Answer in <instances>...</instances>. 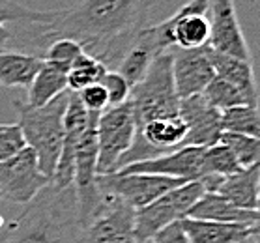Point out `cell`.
<instances>
[{
    "label": "cell",
    "instance_id": "1",
    "mask_svg": "<svg viewBox=\"0 0 260 243\" xmlns=\"http://www.w3.org/2000/svg\"><path fill=\"white\" fill-rule=\"evenodd\" d=\"M157 0H81L56 10L47 26L49 40L70 38L83 51L100 60L107 70H116L137 32Z\"/></svg>",
    "mask_w": 260,
    "mask_h": 243
},
{
    "label": "cell",
    "instance_id": "2",
    "mask_svg": "<svg viewBox=\"0 0 260 243\" xmlns=\"http://www.w3.org/2000/svg\"><path fill=\"white\" fill-rule=\"evenodd\" d=\"M79 232L81 219L73 185L58 189L51 184L0 230V243H77Z\"/></svg>",
    "mask_w": 260,
    "mask_h": 243
},
{
    "label": "cell",
    "instance_id": "3",
    "mask_svg": "<svg viewBox=\"0 0 260 243\" xmlns=\"http://www.w3.org/2000/svg\"><path fill=\"white\" fill-rule=\"evenodd\" d=\"M68 101L70 90H66L64 94H60L43 107H28L24 101H13L24 143L36 154L42 172L51 180L58 165L64 143V116Z\"/></svg>",
    "mask_w": 260,
    "mask_h": 243
},
{
    "label": "cell",
    "instance_id": "4",
    "mask_svg": "<svg viewBox=\"0 0 260 243\" xmlns=\"http://www.w3.org/2000/svg\"><path fill=\"white\" fill-rule=\"evenodd\" d=\"M127 101L133 111L137 129L152 120L180 114V97L172 77V51L155 56L141 81L131 86Z\"/></svg>",
    "mask_w": 260,
    "mask_h": 243
},
{
    "label": "cell",
    "instance_id": "5",
    "mask_svg": "<svg viewBox=\"0 0 260 243\" xmlns=\"http://www.w3.org/2000/svg\"><path fill=\"white\" fill-rule=\"evenodd\" d=\"M56 10L38 12L12 0H0V51H21L42 56L51 43L47 26Z\"/></svg>",
    "mask_w": 260,
    "mask_h": 243
},
{
    "label": "cell",
    "instance_id": "6",
    "mask_svg": "<svg viewBox=\"0 0 260 243\" xmlns=\"http://www.w3.org/2000/svg\"><path fill=\"white\" fill-rule=\"evenodd\" d=\"M206 191L202 180H193L167 191L165 195L155 198L141 210H135V236L139 241L146 243L159 230L174 225L183 217Z\"/></svg>",
    "mask_w": 260,
    "mask_h": 243
},
{
    "label": "cell",
    "instance_id": "7",
    "mask_svg": "<svg viewBox=\"0 0 260 243\" xmlns=\"http://www.w3.org/2000/svg\"><path fill=\"white\" fill-rule=\"evenodd\" d=\"M137 133L129 101L118 107H109L98 116L95 141H98V176L118 170L122 155L129 150Z\"/></svg>",
    "mask_w": 260,
    "mask_h": 243
},
{
    "label": "cell",
    "instance_id": "8",
    "mask_svg": "<svg viewBox=\"0 0 260 243\" xmlns=\"http://www.w3.org/2000/svg\"><path fill=\"white\" fill-rule=\"evenodd\" d=\"M77 243H142L135 236V210L103 195L100 210L81 226Z\"/></svg>",
    "mask_w": 260,
    "mask_h": 243
},
{
    "label": "cell",
    "instance_id": "9",
    "mask_svg": "<svg viewBox=\"0 0 260 243\" xmlns=\"http://www.w3.org/2000/svg\"><path fill=\"white\" fill-rule=\"evenodd\" d=\"M189 180L167 178L157 174H124V172H113L98 176V187L103 195L114 196L127 204L133 210H141L146 204L154 202L167 191L174 189L178 185L185 184Z\"/></svg>",
    "mask_w": 260,
    "mask_h": 243
},
{
    "label": "cell",
    "instance_id": "10",
    "mask_svg": "<svg viewBox=\"0 0 260 243\" xmlns=\"http://www.w3.org/2000/svg\"><path fill=\"white\" fill-rule=\"evenodd\" d=\"M51 185L28 146L6 161H0V198L13 204H28L42 189Z\"/></svg>",
    "mask_w": 260,
    "mask_h": 243
},
{
    "label": "cell",
    "instance_id": "11",
    "mask_svg": "<svg viewBox=\"0 0 260 243\" xmlns=\"http://www.w3.org/2000/svg\"><path fill=\"white\" fill-rule=\"evenodd\" d=\"M210 49L219 54L251 62V49L240 26L234 0H210Z\"/></svg>",
    "mask_w": 260,
    "mask_h": 243
},
{
    "label": "cell",
    "instance_id": "12",
    "mask_svg": "<svg viewBox=\"0 0 260 243\" xmlns=\"http://www.w3.org/2000/svg\"><path fill=\"white\" fill-rule=\"evenodd\" d=\"M204 155L206 148L201 146H182L178 150H172L169 154L157 155L154 159L139 161L133 165H127L116 172H135V174H157L167 178L178 180H202L206 176L204 168Z\"/></svg>",
    "mask_w": 260,
    "mask_h": 243
},
{
    "label": "cell",
    "instance_id": "13",
    "mask_svg": "<svg viewBox=\"0 0 260 243\" xmlns=\"http://www.w3.org/2000/svg\"><path fill=\"white\" fill-rule=\"evenodd\" d=\"M172 77L180 99L202 94L210 81L215 77L210 45L199 49H174Z\"/></svg>",
    "mask_w": 260,
    "mask_h": 243
},
{
    "label": "cell",
    "instance_id": "14",
    "mask_svg": "<svg viewBox=\"0 0 260 243\" xmlns=\"http://www.w3.org/2000/svg\"><path fill=\"white\" fill-rule=\"evenodd\" d=\"M210 0H189L163 24L172 38L174 49L206 47L210 42Z\"/></svg>",
    "mask_w": 260,
    "mask_h": 243
},
{
    "label": "cell",
    "instance_id": "15",
    "mask_svg": "<svg viewBox=\"0 0 260 243\" xmlns=\"http://www.w3.org/2000/svg\"><path fill=\"white\" fill-rule=\"evenodd\" d=\"M180 116L187 125V133L182 146H201L208 148L219 141L223 133L221 113L208 103L202 94L180 99Z\"/></svg>",
    "mask_w": 260,
    "mask_h": 243
},
{
    "label": "cell",
    "instance_id": "16",
    "mask_svg": "<svg viewBox=\"0 0 260 243\" xmlns=\"http://www.w3.org/2000/svg\"><path fill=\"white\" fill-rule=\"evenodd\" d=\"M258 180L260 166H249L242 170L229 174V176H208L202 178V184L206 191L217 193L234 206L256 212V200H258Z\"/></svg>",
    "mask_w": 260,
    "mask_h": 243
},
{
    "label": "cell",
    "instance_id": "17",
    "mask_svg": "<svg viewBox=\"0 0 260 243\" xmlns=\"http://www.w3.org/2000/svg\"><path fill=\"white\" fill-rule=\"evenodd\" d=\"M161 53H167L165 47L161 45V40L157 36L155 24L144 26L137 32V36L133 38V42L129 43V47L125 49L124 56L118 62L116 70L127 83L133 86L142 79V75L146 73L150 64L155 60V56H159Z\"/></svg>",
    "mask_w": 260,
    "mask_h": 243
},
{
    "label": "cell",
    "instance_id": "18",
    "mask_svg": "<svg viewBox=\"0 0 260 243\" xmlns=\"http://www.w3.org/2000/svg\"><path fill=\"white\" fill-rule=\"evenodd\" d=\"M180 226L189 243H242L254 234L251 225L215 223L191 217H183Z\"/></svg>",
    "mask_w": 260,
    "mask_h": 243
},
{
    "label": "cell",
    "instance_id": "19",
    "mask_svg": "<svg viewBox=\"0 0 260 243\" xmlns=\"http://www.w3.org/2000/svg\"><path fill=\"white\" fill-rule=\"evenodd\" d=\"M187 217L201 221H215V223H236V225H251L256 223V212H249L234 206L232 202L223 198L217 193L204 191L201 198L191 206Z\"/></svg>",
    "mask_w": 260,
    "mask_h": 243
},
{
    "label": "cell",
    "instance_id": "20",
    "mask_svg": "<svg viewBox=\"0 0 260 243\" xmlns=\"http://www.w3.org/2000/svg\"><path fill=\"white\" fill-rule=\"evenodd\" d=\"M212 64L217 77L234 84L245 95L251 107H260L258 86H256V79H254L253 64L249 60H240L212 51Z\"/></svg>",
    "mask_w": 260,
    "mask_h": 243
},
{
    "label": "cell",
    "instance_id": "21",
    "mask_svg": "<svg viewBox=\"0 0 260 243\" xmlns=\"http://www.w3.org/2000/svg\"><path fill=\"white\" fill-rule=\"evenodd\" d=\"M42 56L21 51H0V86L28 88L42 67Z\"/></svg>",
    "mask_w": 260,
    "mask_h": 243
},
{
    "label": "cell",
    "instance_id": "22",
    "mask_svg": "<svg viewBox=\"0 0 260 243\" xmlns=\"http://www.w3.org/2000/svg\"><path fill=\"white\" fill-rule=\"evenodd\" d=\"M26 90L28 94H26L24 103L28 107H43L68 90V72L43 60L40 72L36 73L34 81Z\"/></svg>",
    "mask_w": 260,
    "mask_h": 243
},
{
    "label": "cell",
    "instance_id": "23",
    "mask_svg": "<svg viewBox=\"0 0 260 243\" xmlns=\"http://www.w3.org/2000/svg\"><path fill=\"white\" fill-rule=\"evenodd\" d=\"M221 127L229 133L260 138V107L240 105L221 113Z\"/></svg>",
    "mask_w": 260,
    "mask_h": 243
},
{
    "label": "cell",
    "instance_id": "24",
    "mask_svg": "<svg viewBox=\"0 0 260 243\" xmlns=\"http://www.w3.org/2000/svg\"><path fill=\"white\" fill-rule=\"evenodd\" d=\"M105 72L107 67L101 64L100 60L83 53L71 64L70 72H68V90L70 92H81L86 86L100 83Z\"/></svg>",
    "mask_w": 260,
    "mask_h": 243
},
{
    "label": "cell",
    "instance_id": "25",
    "mask_svg": "<svg viewBox=\"0 0 260 243\" xmlns=\"http://www.w3.org/2000/svg\"><path fill=\"white\" fill-rule=\"evenodd\" d=\"M202 97L212 105L213 109H217L219 113H225L229 109L240 107V105H249L245 95L240 92V90L231 84L229 81L221 77H215L210 81L204 92H202Z\"/></svg>",
    "mask_w": 260,
    "mask_h": 243
},
{
    "label": "cell",
    "instance_id": "26",
    "mask_svg": "<svg viewBox=\"0 0 260 243\" xmlns=\"http://www.w3.org/2000/svg\"><path fill=\"white\" fill-rule=\"evenodd\" d=\"M217 143H223L232 150V154L236 155L242 168L260 166V138L223 131Z\"/></svg>",
    "mask_w": 260,
    "mask_h": 243
},
{
    "label": "cell",
    "instance_id": "27",
    "mask_svg": "<svg viewBox=\"0 0 260 243\" xmlns=\"http://www.w3.org/2000/svg\"><path fill=\"white\" fill-rule=\"evenodd\" d=\"M204 168H206L204 178H208V176H229V174L242 170L236 155L232 154V150L223 143H215L206 148Z\"/></svg>",
    "mask_w": 260,
    "mask_h": 243
},
{
    "label": "cell",
    "instance_id": "28",
    "mask_svg": "<svg viewBox=\"0 0 260 243\" xmlns=\"http://www.w3.org/2000/svg\"><path fill=\"white\" fill-rule=\"evenodd\" d=\"M83 47L77 42H73L70 38H56L54 42H51L47 45V49L43 51L42 58L49 64H54L70 72L71 64L83 54Z\"/></svg>",
    "mask_w": 260,
    "mask_h": 243
},
{
    "label": "cell",
    "instance_id": "29",
    "mask_svg": "<svg viewBox=\"0 0 260 243\" xmlns=\"http://www.w3.org/2000/svg\"><path fill=\"white\" fill-rule=\"evenodd\" d=\"M100 83L103 84V88L107 90V95H109V107H118V105H122V103H125V101L129 99L131 84L127 83L118 72L107 70Z\"/></svg>",
    "mask_w": 260,
    "mask_h": 243
},
{
    "label": "cell",
    "instance_id": "30",
    "mask_svg": "<svg viewBox=\"0 0 260 243\" xmlns=\"http://www.w3.org/2000/svg\"><path fill=\"white\" fill-rule=\"evenodd\" d=\"M26 146L19 124L0 125V161H6Z\"/></svg>",
    "mask_w": 260,
    "mask_h": 243
},
{
    "label": "cell",
    "instance_id": "31",
    "mask_svg": "<svg viewBox=\"0 0 260 243\" xmlns=\"http://www.w3.org/2000/svg\"><path fill=\"white\" fill-rule=\"evenodd\" d=\"M83 105L88 113H98L101 114L105 109H109V95H107V90L103 88L101 83H95L92 86H86L81 92H75Z\"/></svg>",
    "mask_w": 260,
    "mask_h": 243
},
{
    "label": "cell",
    "instance_id": "32",
    "mask_svg": "<svg viewBox=\"0 0 260 243\" xmlns=\"http://www.w3.org/2000/svg\"><path fill=\"white\" fill-rule=\"evenodd\" d=\"M148 243H189V241H187V237H185L182 226H180V221H178L174 225H169L167 228L159 230Z\"/></svg>",
    "mask_w": 260,
    "mask_h": 243
},
{
    "label": "cell",
    "instance_id": "33",
    "mask_svg": "<svg viewBox=\"0 0 260 243\" xmlns=\"http://www.w3.org/2000/svg\"><path fill=\"white\" fill-rule=\"evenodd\" d=\"M254 234H260V180H258V200H256V223H254Z\"/></svg>",
    "mask_w": 260,
    "mask_h": 243
},
{
    "label": "cell",
    "instance_id": "34",
    "mask_svg": "<svg viewBox=\"0 0 260 243\" xmlns=\"http://www.w3.org/2000/svg\"><path fill=\"white\" fill-rule=\"evenodd\" d=\"M242 243H256V241H254V234L249 237V239H245V241H242Z\"/></svg>",
    "mask_w": 260,
    "mask_h": 243
},
{
    "label": "cell",
    "instance_id": "35",
    "mask_svg": "<svg viewBox=\"0 0 260 243\" xmlns=\"http://www.w3.org/2000/svg\"><path fill=\"white\" fill-rule=\"evenodd\" d=\"M254 239H256V243H260V234H254Z\"/></svg>",
    "mask_w": 260,
    "mask_h": 243
},
{
    "label": "cell",
    "instance_id": "36",
    "mask_svg": "<svg viewBox=\"0 0 260 243\" xmlns=\"http://www.w3.org/2000/svg\"><path fill=\"white\" fill-rule=\"evenodd\" d=\"M254 241H256V239H254Z\"/></svg>",
    "mask_w": 260,
    "mask_h": 243
},
{
    "label": "cell",
    "instance_id": "37",
    "mask_svg": "<svg viewBox=\"0 0 260 243\" xmlns=\"http://www.w3.org/2000/svg\"><path fill=\"white\" fill-rule=\"evenodd\" d=\"M0 200H2V198H0Z\"/></svg>",
    "mask_w": 260,
    "mask_h": 243
}]
</instances>
